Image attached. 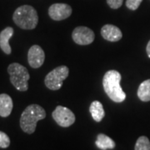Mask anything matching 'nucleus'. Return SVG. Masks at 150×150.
Listing matches in <instances>:
<instances>
[{"label": "nucleus", "instance_id": "nucleus-1", "mask_svg": "<svg viewBox=\"0 0 150 150\" xmlns=\"http://www.w3.org/2000/svg\"><path fill=\"white\" fill-rule=\"evenodd\" d=\"M122 77L116 70H109L103 76V86L108 98L115 103H122L126 98V94L120 85Z\"/></svg>", "mask_w": 150, "mask_h": 150}, {"label": "nucleus", "instance_id": "nucleus-2", "mask_svg": "<svg viewBox=\"0 0 150 150\" xmlns=\"http://www.w3.org/2000/svg\"><path fill=\"white\" fill-rule=\"evenodd\" d=\"M46 117L44 108L38 104H31L28 106L23 112L20 118V127L22 130L28 134L35 132L37 123Z\"/></svg>", "mask_w": 150, "mask_h": 150}, {"label": "nucleus", "instance_id": "nucleus-3", "mask_svg": "<svg viewBox=\"0 0 150 150\" xmlns=\"http://www.w3.org/2000/svg\"><path fill=\"white\" fill-rule=\"evenodd\" d=\"M13 19L17 26L23 29H33L38 23V15L34 8L30 5L18 7L13 13Z\"/></svg>", "mask_w": 150, "mask_h": 150}, {"label": "nucleus", "instance_id": "nucleus-4", "mask_svg": "<svg viewBox=\"0 0 150 150\" xmlns=\"http://www.w3.org/2000/svg\"><path fill=\"white\" fill-rule=\"evenodd\" d=\"M8 73L10 75L11 83L15 88L18 91H27L28 88V81L30 75L24 66L18 63H13L8 67Z\"/></svg>", "mask_w": 150, "mask_h": 150}, {"label": "nucleus", "instance_id": "nucleus-5", "mask_svg": "<svg viewBox=\"0 0 150 150\" xmlns=\"http://www.w3.org/2000/svg\"><path fill=\"white\" fill-rule=\"evenodd\" d=\"M69 74V70L67 66H59L52 70L46 75L44 83L50 90H59L63 86V82L65 80Z\"/></svg>", "mask_w": 150, "mask_h": 150}, {"label": "nucleus", "instance_id": "nucleus-6", "mask_svg": "<svg viewBox=\"0 0 150 150\" xmlns=\"http://www.w3.org/2000/svg\"><path fill=\"white\" fill-rule=\"evenodd\" d=\"M54 121L63 128H68L73 125L75 122V115L68 108L64 106H57L52 113Z\"/></svg>", "mask_w": 150, "mask_h": 150}, {"label": "nucleus", "instance_id": "nucleus-7", "mask_svg": "<svg viewBox=\"0 0 150 150\" xmlns=\"http://www.w3.org/2000/svg\"><path fill=\"white\" fill-rule=\"evenodd\" d=\"M73 40L79 45H88L94 41L95 35L89 28L79 26L75 28L72 33Z\"/></svg>", "mask_w": 150, "mask_h": 150}, {"label": "nucleus", "instance_id": "nucleus-8", "mask_svg": "<svg viewBox=\"0 0 150 150\" xmlns=\"http://www.w3.org/2000/svg\"><path fill=\"white\" fill-rule=\"evenodd\" d=\"M72 13V8L66 4H54L48 8V15L55 21L68 18Z\"/></svg>", "mask_w": 150, "mask_h": 150}, {"label": "nucleus", "instance_id": "nucleus-9", "mask_svg": "<svg viewBox=\"0 0 150 150\" xmlns=\"http://www.w3.org/2000/svg\"><path fill=\"white\" fill-rule=\"evenodd\" d=\"M45 54L43 48L38 45H33L28 50V61L33 69L40 68L44 63Z\"/></svg>", "mask_w": 150, "mask_h": 150}, {"label": "nucleus", "instance_id": "nucleus-10", "mask_svg": "<svg viewBox=\"0 0 150 150\" xmlns=\"http://www.w3.org/2000/svg\"><path fill=\"white\" fill-rule=\"evenodd\" d=\"M102 37L109 42H118L121 40L123 33L118 27L112 24H106L101 28Z\"/></svg>", "mask_w": 150, "mask_h": 150}, {"label": "nucleus", "instance_id": "nucleus-11", "mask_svg": "<svg viewBox=\"0 0 150 150\" xmlns=\"http://www.w3.org/2000/svg\"><path fill=\"white\" fill-rule=\"evenodd\" d=\"M13 28L11 27H7L0 33V48L6 54H10L12 52L9 39L13 37Z\"/></svg>", "mask_w": 150, "mask_h": 150}, {"label": "nucleus", "instance_id": "nucleus-12", "mask_svg": "<svg viewBox=\"0 0 150 150\" xmlns=\"http://www.w3.org/2000/svg\"><path fill=\"white\" fill-rule=\"evenodd\" d=\"M13 107V99L7 93L0 94V116L3 118L8 117Z\"/></svg>", "mask_w": 150, "mask_h": 150}, {"label": "nucleus", "instance_id": "nucleus-13", "mask_svg": "<svg viewBox=\"0 0 150 150\" xmlns=\"http://www.w3.org/2000/svg\"><path fill=\"white\" fill-rule=\"evenodd\" d=\"M89 112L91 113L92 118H93V120L99 123L103 120V118L105 116V112L103 109V106L99 101H93L92 102L89 107Z\"/></svg>", "mask_w": 150, "mask_h": 150}, {"label": "nucleus", "instance_id": "nucleus-14", "mask_svg": "<svg viewBox=\"0 0 150 150\" xmlns=\"http://www.w3.org/2000/svg\"><path fill=\"white\" fill-rule=\"evenodd\" d=\"M95 144L101 150L113 149L116 146L115 142L111 138H109L106 134H99L97 136Z\"/></svg>", "mask_w": 150, "mask_h": 150}, {"label": "nucleus", "instance_id": "nucleus-15", "mask_svg": "<svg viewBox=\"0 0 150 150\" xmlns=\"http://www.w3.org/2000/svg\"><path fill=\"white\" fill-rule=\"evenodd\" d=\"M138 97L143 102L150 101V79L144 81L139 87Z\"/></svg>", "mask_w": 150, "mask_h": 150}, {"label": "nucleus", "instance_id": "nucleus-16", "mask_svg": "<svg viewBox=\"0 0 150 150\" xmlns=\"http://www.w3.org/2000/svg\"><path fill=\"white\" fill-rule=\"evenodd\" d=\"M134 150H150V141L148 137H139L135 144Z\"/></svg>", "mask_w": 150, "mask_h": 150}, {"label": "nucleus", "instance_id": "nucleus-17", "mask_svg": "<svg viewBox=\"0 0 150 150\" xmlns=\"http://www.w3.org/2000/svg\"><path fill=\"white\" fill-rule=\"evenodd\" d=\"M10 145V139L9 137L4 132L0 131V148L7 149Z\"/></svg>", "mask_w": 150, "mask_h": 150}, {"label": "nucleus", "instance_id": "nucleus-18", "mask_svg": "<svg viewBox=\"0 0 150 150\" xmlns=\"http://www.w3.org/2000/svg\"><path fill=\"white\" fill-rule=\"evenodd\" d=\"M143 0H126V7L130 10H136L139 8Z\"/></svg>", "mask_w": 150, "mask_h": 150}, {"label": "nucleus", "instance_id": "nucleus-19", "mask_svg": "<svg viewBox=\"0 0 150 150\" xmlns=\"http://www.w3.org/2000/svg\"><path fill=\"white\" fill-rule=\"evenodd\" d=\"M123 0H107L108 5L112 9H118L123 4Z\"/></svg>", "mask_w": 150, "mask_h": 150}, {"label": "nucleus", "instance_id": "nucleus-20", "mask_svg": "<svg viewBox=\"0 0 150 150\" xmlns=\"http://www.w3.org/2000/svg\"><path fill=\"white\" fill-rule=\"evenodd\" d=\"M146 51H147V54H148L149 58H150V40H149V42L148 43V44H147Z\"/></svg>", "mask_w": 150, "mask_h": 150}]
</instances>
